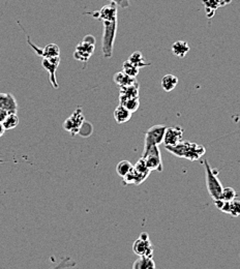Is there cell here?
Listing matches in <instances>:
<instances>
[{
  "instance_id": "cell-18",
  "label": "cell",
  "mask_w": 240,
  "mask_h": 269,
  "mask_svg": "<svg viewBox=\"0 0 240 269\" xmlns=\"http://www.w3.org/2000/svg\"><path fill=\"white\" fill-rule=\"evenodd\" d=\"M171 50H172V53L175 56L179 58H184L186 54L190 52V46L184 41H177L171 47Z\"/></svg>"
},
{
  "instance_id": "cell-33",
  "label": "cell",
  "mask_w": 240,
  "mask_h": 269,
  "mask_svg": "<svg viewBox=\"0 0 240 269\" xmlns=\"http://www.w3.org/2000/svg\"><path fill=\"white\" fill-rule=\"evenodd\" d=\"M220 2H221L222 6H226V4H225V0H220Z\"/></svg>"
},
{
  "instance_id": "cell-30",
  "label": "cell",
  "mask_w": 240,
  "mask_h": 269,
  "mask_svg": "<svg viewBox=\"0 0 240 269\" xmlns=\"http://www.w3.org/2000/svg\"><path fill=\"white\" fill-rule=\"evenodd\" d=\"M110 3L115 4L117 7H120L122 9H128L131 6L130 0H110Z\"/></svg>"
},
{
  "instance_id": "cell-12",
  "label": "cell",
  "mask_w": 240,
  "mask_h": 269,
  "mask_svg": "<svg viewBox=\"0 0 240 269\" xmlns=\"http://www.w3.org/2000/svg\"><path fill=\"white\" fill-rule=\"evenodd\" d=\"M28 44L32 47V49H34V51L38 53V55H40L43 58H53L60 55V49L55 44H50L46 46L44 49H40L36 45L31 44L29 38H28Z\"/></svg>"
},
{
  "instance_id": "cell-5",
  "label": "cell",
  "mask_w": 240,
  "mask_h": 269,
  "mask_svg": "<svg viewBox=\"0 0 240 269\" xmlns=\"http://www.w3.org/2000/svg\"><path fill=\"white\" fill-rule=\"evenodd\" d=\"M94 49H95V39L94 37L88 35L76 47L74 57L79 61L87 62L88 59L94 53Z\"/></svg>"
},
{
  "instance_id": "cell-7",
  "label": "cell",
  "mask_w": 240,
  "mask_h": 269,
  "mask_svg": "<svg viewBox=\"0 0 240 269\" xmlns=\"http://www.w3.org/2000/svg\"><path fill=\"white\" fill-rule=\"evenodd\" d=\"M166 126L162 124H156L151 126L145 134V142H144V149L153 146V145H160L164 141V134L166 131Z\"/></svg>"
},
{
  "instance_id": "cell-16",
  "label": "cell",
  "mask_w": 240,
  "mask_h": 269,
  "mask_svg": "<svg viewBox=\"0 0 240 269\" xmlns=\"http://www.w3.org/2000/svg\"><path fill=\"white\" fill-rule=\"evenodd\" d=\"M147 175L137 172L133 167V169L124 177V181L126 184H136V186H139V184L143 183L147 179Z\"/></svg>"
},
{
  "instance_id": "cell-28",
  "label": "cell",
  "mask_w": 240,
  "mask_h": 269,
  "mask_svg": "<svg viewBox=\"0 0 240 269\" xmlns=\"http://www.w3.org/2000/svg\"><path fill=\"white\" fill-rule=\"evenodd\" d=\"M134 169L137 171V172H139L141 174H144V175H147L149 176L150 175V170L147 168L146 164H145V161L141 158L138 162H137L135 165H134Z\"/></svg>"
},
{
  "instance_id": "cell-24",
  "label": "cell",
  "mask_w": 240,
  "mask_h": 269,
  "mask_svg": "<svg viewBox=\"0 0 240 269\" xmlns=\"http://www.w3.org/2000/svg\"><path fill=\"white\" fill-rule=\"evenodd\" d=\"M120 105L126 107L132 113H135L140 107V100H139V97H132V98H128V99L123 100V102H120Z\"/></svg>"
},
{
  "instance_id": "cell-14",
  "label": "cell",
  "mask_w": 240,
  "mask_h": 269,
  "mask_svg": "<svg viewBox=\"0 0 240 269\" xmlns=\"http://www.w3.org/2000/svg\"><path fill=\"white\" fill-rule=\"evenodd\" d=\"M132 97H139V84H138V82H136L129 86L120 87V94H119L120 102H123V100L128 99V98H132Z\"/></svg>"
},
{
  "instance_id": "cell-32",
  "label": "cell",
  "mask_w": 240,
  "mask_h": 269,
  "mask_svg": "<svg viewBox=\"0 0 240 269\" xmlns=\"http://www.w3.org/2000/svg\"><path fill=\"white\" fill-rule=\"evenodd\" d=\"M5 132H6V128H5L4 124L2 122H0V138H2L4 136Z\"/></svg>"
},
{
  "instance_id": "cell-17",
  "label": "cell",
  "mask_w": 240,
  "mask_h": 269,
  "mask_svg": "<svg viewBox=\"0 0 240 269\" xmlns=\"http://www.w3.org/2000/svg\"><path fill=\"white\" fill-rule=\"evenodd\" d=\"M222 212L225 213H228L234 217H237L240 215V201L237 200V199H234L230 202H226L224 205H222L221 209H220Z\"/></svg>"
},
{
  "instance_id": "cell-4",
  "label": "cell",
  "mask_w": 240,
  "mask_h": 269,
  "mask_svg": "<svg viewBox=\"0 0 240 269\" xmlns=\"http://www.w3.org/2000/svg\"><path fill=\"white\" fill-rule=\"evenodd\" d=\"M142 159L145 161V164L150 171H163L164 165L162 154L158 145H153L146 149H143Z\"/></svg>"
},
{
  "instance_id": "cell-27",
  "label": "cell",
  "mask_w": 240,
  "mask_h": 269,
  "mask_svg": "<svg viewBox=\"0 0 240 269\" xmlns=\"http://www.w3.org/2000/svg\"><path fill=\"white\" fill-rule=\"evenodd\" d=\"M236 197H237V193H236V191L233 188H225V189H222L221 196H220V199L221 200H224L226 202H230V201L236 199Z\"/></svg>"
},
{
  "instance_id": "cell-25",
  "label": "cell",
  "mask_w": 240,
  "mask_h": 269,
  "mask_svg": "<svg viewBox=\"0 0 240 269\" xmlns=\"http://www.w3.org/2000/svg\"><path fill=\"white\" fill-rule=\"evenodd\" d=\"M6 130H10L13 129L15 127H17V125L19 124V117L17 116V113H9L8 117L6 118V120L3 122Z\"/></svg>"
},
{
  "instance_id": "cell-22",
  "label": "cell",
  "mask_w": 240,
  "mask_h": 269,
  "mask_svg": "<svg viewBox=\"0 0 240 269\" xmlns=\"http://www.w3.org/2000/svg\"><path fill=\"white\" fill-rule=\"evenodd\" d=\"M130 62H132L133 64H135L136 66H138L139 69H141V67H144V66H148L150 65L151 63L150 62H147L143 56V54L140 52V51H136L134 52L128 59Z\"/></svg>"
},
{
  "instance_id": "cell-21",
  "label": "cell",
  "mask_w": 240,
  "mask_h": 269,
  "mask_svg": "<svg viewBox=\"0 0 240 269\" xmlns=\"http://www.w3.org/2000/svg\"><path fill=\"white\" fill-rule=\"evenodd\" d=\"M162 88L166 91V92H170L175 89V87L177 86L178 84V78L174 75H166L163 77L162 79Z\"/></svg>"
},
{
  "instance_id": "cell-6",
  "label": "cell",
  "mask_w": 240,
  "mask_h": 269,
  "mask_svg": "<svg viewBox=\"0 0 240 269\" xmlns=\"http://www.w3.org/2000/svg\"><path fill=\"white\" fill-rule=\"evenodd\" d=\"M133 250L139 257H152L153 246L149 239V235L146 232H142L139 238L134 242Z\"/></svg>"
},
{
  "instance_id": "cell-8",
  "label": "cell",
  "mask_w": 240,
  "mask_h": 269,
  "mask_svg": "<svg viewBox=\"0 0 240 269\" xmlns=\"http://www.w3.org/2000/svg\"><path fill=\"white\" fill-rule=\"evenodd\" d=\"M84 115L82 109L79 107L63 123V128L70 132L72 136L79 133V130L84 122Z\"/></svg>"
},
{
  "instance_id": "cell-15",
  "label": "cell",
  "mask_w": 240,
  "mask_h": 269,
  "mask_svg": "<svg viewBox=\"0 0 240 269\" xmlns=\"http://www.w3.org/2000/svg\"><path fill=\"white\" fill-rule=\"evenodd\" d=\"M133 113L123 105H119L114 111V119L118 124H124L131 120Z\"/></svg>"
},
{
  "instance_id": "cell-1",
  "label": "cell",
  "mask_w": 240,
  "mask_h": 269,
  "mask_svg": "<svg viewBox=\"0 0 240 269\" xmlns=\"http://www.w3.org/2000/svg\"><path fill=\"white\" fill-rule=\"evenodd\" d=\"M166 149L170 154H172L177 158L185 159L192 162L200 160L206 154V148L203 145L190 141H180L175 146H166Z\"/></svg>"
},
{
  "instance_id": "cell-9",
  "label": "cell",
  "mask_w": 240,
  "mask_h": 269,
  "mask_svg": "<svg viewBox=\"0 0 240 269\" xmlns=\"http://www.w3.org/2000/svg\"><path fill=\"white\" fill-rule=\"evenodd\" d=\"M88 14L91 15V17H93L94 19L99 20L101 22L117 20V6L113 3H110L109 5L102 7L99 11Z\"/></svg>"
},
{
  "instance_id": "cell-3",
  "label": "cell",
  "mask_w": 240,
  "mask_h": 269,
  "mask_svg": "<svg viewBox=\"0 0 240 269\" xmlns=\"http://www.w3.org/2000/svg\"><path fill=\"white\" fill-rule=\"evenodd\" d=\"M204 168H205V178H206V188L207 192L210 195V197L213 199V201L220 199L221 192H222V186L221 182L218 179L215 172L211 169V167L207 160H204L203 162Z\"/></svg>"
},
{
  "instance_id": "cell-23",
  "label": "cell",
  "mask_w": 240,
  "mask_h": 269,
  "mask_svg": "<svg viewBox=\"0 0 240 269\" xmlns=\"http://www.w3.org/2000/svg\"><path fill=\"white\" fill-rule=\"evenodd\" d=\"M133 164L129 161H122L119 162L116 166V172L120 177H125L132 169H133Z\"/></svg>"
},
{
  "instance_id": "cell-31",
  "label": "cell",
  "mask_w": 240,
  "mask_h": 269,
  "mask_svg": "<svg viewBox=\"0 0 240 269\" xmlns=\"http://www.w3.org/2000/svg\"><path fill=\"white\" fill-rule=\"evenodd\" d=\"M8 115H9L8 111H6L5 109H0V122L3 123L6 120Z\"/></svg>"
},
{
  "instance_id": "cell-20",
  "label": "cell",
  "mask_w": 240,
  "mask_h": 269,
  "mask_svg": "<svg viewBox=\"0 0 240 269\" xmlns=\"http://www.w3.org/2000/svg\"><path fill=\"white\" fill-rule=\"evenodd\" d=\"M114 82L120 87H125V86L132 85V84L137 82V80L136 78L130 77L123 71V72H118L114 75Z\"/></svg>"
},
{
  "instance_id": "cell-26",
  "label": "cell",
  "mask_w": 240,
  "mask_h": 269,
  "mask_svg": "<svg viewBox=\"0 0 240 269\" xmlns=\"http://www.w3.org/2000/svg\"><path fill=\"white\" fill-rule=\"evenodd\" d=\"M127 75H129L130 77H133V78H136L137 76H138L139 72H140V69L138 66H136L135 64H133L132 62H130L129 60L125 61L124 62V70H123Z\"/></svg>"
},
{
  "instance_id": "cell-34",
  "label": "cell",
  "mask_w": 240,
  "mask_h": 269,
  "mask_svg": "<svg viewBox=\"0 0 240 269\" xmlns=\"http://www.w3.org/2000/svg\"><path fill=\"white\" fill-rule=\"evenodd\" d=\"M0 163H3V161H0Z\"/></svg>"
},
{
  "instance_id": "cell-29",
  "label": "cell",
  "mask_w": 240,
  "mask_h": 269,
  "mask_svg": "<svg viewBox=\"0 0 240 269\" xmlns=\"http://www.w3.org/2000/svg\"><path fill=\"white\" fill-rule=\"evenodd\" d=\"M203 5L205 6V9L216 11L219 7H222V4L220 0H203Z\"/></svg>"
},
{
  "instance_id": "cell-11",
  "label": "cell",
  "mask_w": 240,
  "mask_h": 269,
  "mask_svg": "<svg viewBox=\"0 0 240 269\" xmlns=\"http://www.w3.org/2000/svg\"><path fill=\"white\" fill-rule=\"evenodd\" d=\"M183 128L180 126H172L167 127L165 134H164V141L163 143L165 146H175L182 140Z\"/></svg>"
},
{
  "instance_id": "cell-10",
  "label": "cell",
  "mask_w": 240,
  "mask_h": 269,
  "mask_svg": "<svg viewBox=\"0 0 240 269\" xmlns=\"http://www.w3.org/2000/svg\"><path fill=\"white\" fill-rule=\"evenodd\" d=\"M60 63V57H53V58H43L42 64L44 69L49 74V80L52 83V85L55 88H58V84L56 81V70Z\"/></svg>"
},
{
  "instance_id": "cell-19",
  "label": "cell",
  "mask_w": 240,
  "mask_h": 269,
  "mask_svg": "<svg viewBox=\"0 0 240 269\" xmlns=\"http://www.w3.org/2000/svg\"><path fill=\"white\" fill-rule=\"evenodd\" d=\"M133 269H157L152 257H139L134 262Z\"/></svg>"
},
{
  "instance_id": "cell-13",
  "label": "cell",
  "mask_w": 240,
  "mask_h": 269,
  "mask_svg": "<svg viewBox=\"0 0 240 269\" xmlns=\"http://www.w3.org/2000/svg\"><path fill=\"white\" fill-rule=\"evenodd\" d=\"M0 109H5L9 113H17L18 104L12 93L0 92Z\"/></svg>"
},
{
  "instance_id": "cell-2",
  "label": "cell",
  "mask_w": 240,
  "mask_h": 269,
  "mask_svg": "<svg viewBox=\"0 0 240 269\" xmlns=\"http://www.w3.org/2000/svg\"><path fill=\"white\" fill-rule=\"evenodd\" d=\"M104 33L101 39V51L105 58H111L114 50V42L117 32V20L104 21Z\"/></svg>"
}]
</instances>
